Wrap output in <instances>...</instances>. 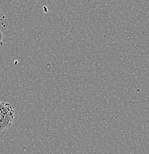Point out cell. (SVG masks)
Wrapping results in <instances>:
<instances>
[{"label": "cell", "mask_w": 149, "mask_h": 154, "mask_svg": "<svg viewBox=\"0 0 149 154\" xmlns=\"http://www.w3.org/2000/svg\"><path fill=\"white\" fill-rule=\"evenodd\" d=\"M3 38H4V36H3V33L2 32V30H0V45L2 44Z\"/></svg>", "instance_id": "obj_2"}, {"label": "cell", "mask_w": 149, "mask_h": 154, "mask_svg": "<svg viewBox=\"0 0 149 154\" xmlns=\"http://www.w3.org/2000/svg\"><path fill=\"white\" fill-rule=\"evenodd\" d=\"M15 117V110L8 102L0 101V132L7 131L12 127Z\"/></svg>", "instance_id": "obj_1"}]
</instances>
